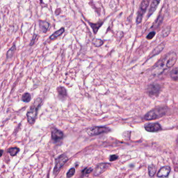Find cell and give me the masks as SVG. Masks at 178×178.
I'll list each match as a JSON object with an SVG mask.
<instances>
[{"instance_id": "52a82bcc", "label": "cell", "mask_w": 178, "mask_h": 178, "mask_svg": "<svg viewBox=\"0 0 178 178\" xmlns=\"http://www.w3.org/2000/svg\"><path fill=\"white\" fill-rule=\"evenodd\" d=\"M161 91V86L158 84L153 83L148 86L147 92L150 97H157Z\"/></svg>"}, {"instance_id": "ba28073f", "label": "cell", "mask_w": 178, "mask_h": 178, "mask_svg": "<svg viewBox=\"0 0 178 178\" xmlns=\"http://www.w3.org/2000/svg\"><path fill=\"white\" fill-rule=\"evenodd\" d=\"M145 129L149 132H155L159 131L161 130V126L158 123H149L145 124Z\"/></svg>"}, {"instance_id": "30bf717a", "label": "cell", "mask_w": 178, "mask_h": 178, "mask_svg": "<svg viewBox=\"0 0 178 178\" xmlns=\"http://www.w3.org/2000/svg\"><path fill=\"white\" fill-rule=\"evenodd\" d=\"M51 136L53 141H58L60 139H61L62 138H63V133L61 131L54 128L51 132Z\"/></svg>"}, {"instance_id": "3957f363", "label": "cell", "mask_w": 178, "mask_h": 178, "mask_svg": "<svg viewBox=\"0 0 178 178\" xmlns=\"http://www.w3.org/2000/svg\"><path fill=\"white\" fill-rule=\"evenodd\" d=\"M167 109V108L166 107H159L154 108L145 114L144 119L147 121H150L160 118L166 114Z\"/></svg>"}, {"instance_id": "d4e9b609", "label": "cell", "mask_w": 178, "mask_h": 178, "mask_svg": "<svg viewBox=\"0 0 178 178\" xmlns=\"http://www.w3.org/2000/svg\"><path fill=\"white\" fill-rule=\"evenodd\" d=\"M75 169L74 168H71L70 169L68 172H67V174H66V177L67 178H70L71 177H72L75 174Z\"/></svg>"}, {"instance_id": "2e32d148", "label": "cell", "mask_w": 178, "mask_h": 178, "mask_svg": "<svg viewBox=\"0 0 178 178\" xmlns=\"http://www.w3.org/2000/svg\"><path fill=\"white\" fill-rule=\"evenodd\" d=\"M57 92L58 94L59 98L63 99L66 97L68 95L66 89L64 87H58L57 88Z\"/></svg>"}, {"instance_id": "ffe728a7", "label": "cell", "mask_w": 178, "mask_h": 178, "mask_svg": "<svg viewBox=\"0 0 178 178\" xmlns=\"http://www.w3.org/2000/svg\"><path fill=\"white\" fill-rule=\"evenodd\" d=\"M15 50L16 46L15 45H13L7 52V53H6V58H7V59L11 58L13 56V55H14V52H15Z\"/></svg>"}, {"instance_id": "7a4b0ae2", "label": "cell", "mask_w": 178, "mask_h": 178, "mask_svg": "<svg viewBox=\"0 0 178 178\" xmlns=\"http://www.w3.org/2000/svg\"><path fill=\"white\" fill-rule=\"evenodd\" d=\"M42 102V99L37 98L35 102L31 106L27 113V118L28 123L33 124L35 123L37 118V113L39 108L40 107Z\"/></svg>"}, {"instance_id": "83f0119b", "label": "cell", "mask_w": 178, "mask_h": 178, "mask_svg": "<svg viewBox=\"0 0 178 178\" xmlns=\"http://www.w3.org/2000/svg\"><path fill=\"white\" fill-rule=\"evenodd\" d=\"M37 35H36V34H34V36H33V39H32V40H31V43H30V46H33V44H34V43H35V40L36 39V38H37Z\"/></svg>"}, {"instance_id": "484cf974", "label": "cell", "mask_w": 178, "mask_h": 178, "mask_svg": "<svg viewBox=\"0 0 178 178\" xmlns=\"http://www.w3.org/2000/svg\"><path fill=\"white\" fill-rule=\"evenodd\" d=\"M156 35V33L155 31H151V33H149V34H148L147 36H146V39L147 40H151L155 37Z\"/></svg>"}, {"instance_id": "8992f818", "label": "cell", "mask_w": 178, "mask_h": 178, "mask_svg": "<svg viewBox=\"0 0 178 178\" xmlns=\"http://www.w3.org/2000/svg\"><path fill=\"white\" fill-rule=\"evenodd\" d=\"M149 2H150L149 1H146V0L143 1L141 2V4L140 5V7H139V9L138 11L137 18H136L137 24H139L141 23L143 15L149 4Z\"/></svg>"}, {"instance_id": "6da1fadb", "label": "cell", "mask_w": 178, "mask_h": 178, "mask_svg": "<svg viewBox=\"0 0 178 178\" xmlns=\"http://www.w3.org/2000/svg\"><path fill=\"white\" fill-rule=\"evenodd\" d=\"M177 58V55L175 52L171 51L167 53L153 66L151 71V74L154 76L163 74L165 71L175 64Z\"/></svg>"}, {"instance_id": "4fadbf2b", "label": "cell", "mask_w": 178, "mask_h": 178, "mask_svg": "<svg viewBox=\"0 0 178 178\" xmlns=\"http://www.w3.org/2000/svg\"><path fill=\"white\" fill-rule=\"evenodd\" d=\"M159 3V1H156V0H154L151 2V6H150V7H149V11H148V18L150 17V16L151 15H153V13L155 12V11L156 10L158 6Z\"/></svg>"}, {"instance_id": "9c48e42d", "label": "cell", "mask_w": 178, "mask_h": 178, "mask_svg": "<svg viewBox=\"0 0 178 178\" xmlns=\"http://www.w3.org/2000/svg\"><path fill=\"white\" fill-rule=\"evenodd\" d=\"M110 166V164L108 163H102L97 166L94 171V175L98 176L104 172Z\"/></svg>"}, {"instance_id": "7402d4cb", "label": "cell", "mask_w": 178, "mask_h": 178, "mask_svg": "<svg viewBox=\"0 0 178 178\" xmlns=\"http://www.w3.org/2000/svg\"><path fill=\"white\" fill-rule=\"evenodd\" d=\"M31 99V95L28 92H26L24 94L22 97V100L25 102H29Z\"/></svg>"}, {"instance_id": "e0dca14e", "label": "cell", "mask_w": 178, "mask_h": 178, "mask_svg": "<svg viewBox=\"0 0 178 178\" xmlns=\"http://www.w3.org/2000/svg\"><path fill=\"white\" fill-rule=\"evenodd\" d=\"M64 28H61L58 31H56L52 35L49 37V39L50 40H54L58 38V37L61 36L62 34L64 33Z\"/></svg>"}, {"instance_id": "cb8c5ba5", "label": "cell", "mask_w": 178, "mask_h": 178, "mask_svg": "<svg viewBox=\"0 0 178 178\" xmlns=\"http://www.w3.org/2000/svg\"><path fill=\"white\" fill-rule=\"evenodd\" d=\"M170 29H171L170 27H167L163 30L161 33V35L163 37H166L168 36V35L170 34V30H171Z\"/></svg>"}, {"instance_id": "5b68a950", "label": "cell", "mask_w": 178, "mask_h": 178, "mask_svg": "<svg viewBox=\"0 0 178 178\" xmlns=\"http://www.w3.org/2000/svg\"><path fill=\"white\" fill-rule=\"evenodd\" d=\"M110 129L106 126H96L92 127L87 130V133L90 136L99 135L104 133L110 131Z\"/></svg>"}, {"instance_id": "9a60e30c", "label": "cell", "mask_w": 178, "mask_h": 178, "mask_svg": "<svg viewBox=\"0 0 178 178\" xmlns=\"http://www.w3.org/2000/svg\"><path fill=\"white\" fill-rule=\"evenodd\" d=\"M88 23L89 25H90V26L92 28L94 33L95 35H96L97 33L99 28L103 24L104 22H98L96 23H92L88 21Z\"/></svg>"}, {"instance_id": "277c9868", "label": "cell", "mask_w": 178, "mask_h": 178, "mask_svg": "<svg viewBox=\"0 0 178 178\" xmlns=\"http://www.w3.org/2000/svg\"><path fill=\"white\" fill-rule=\"evenodd\" d=\"M68 158L65 154H63L58 157L55 159V166L53 170V174L56 175H58L62 167L67 162Z\"/></svg>"}, {"instance_id": "7c38bea8", "label": "cell", "mask_w": 178, "mask_h": 178, "mask_svg": "<svg viewBox=\"0 0 178 178\" xmlns=\"http://www.w3.org/2000/svg\"><path fill=\"white\" fill-rule=\"evenodd\" d=\"M165 46V43H161L158 46L156 47V48H155L153 50V51L151 52L150 54L149 55V56L148 57V59H149V58H151L152 57H153L155 55L159 54L163 50Z\"/></svg>"}, {"instance_id": "f546056e", "label": "cell", "mask_w": 178, "mask_h": 178, "mask_svg": "<svg viewBox=\"0 0 178 178\" xmlns=\"http://www.w3.org/2000/svg\"><path fill=\"white\" fill-rule=\"evenodd\" d=\"M2 153H3V151L1 150V155H2Z\"/></svg>"}, {"instance_id": "ac0fdd59", "label": "cell", "mask_w": 178, "mask_h": 178, "mask_svg": "<svg viewBox=\"0 0 178 178\" xmlns=\"http://www.w3.org/2000/svg\"><path fill=\"white\" fill-rule=\"evenodd\" d=\"M170 77L173 80L178 81V68H174L170 72Z\"/></svg>"}, {"instance_id": "4316f807", "label": "cell", "mask_w": 178, "mask_h": 178, "mask_svg": "<svg viewBox=\"0 0 178 178\" xmlns=\"http://www.w3.org/2000/svg\"><path fill=\"white\" fill-rule=\"evenodd\" d=\"M118 159V156L117 155H111L110 157L109 160L110 161H115V160H116Z\"/></svg>"}, {"instance_id": "f1b7e54d", "label": "cell", "mask_w": 178, "mask_h": 178, "mask_svg": "<svg viewBox=\"0 0 178 178\" xmlns=\"http://www.w3.org/2000/svg\"><path fill=\"white\" fill-rule=\"evenodd\" d=\"M93 170V169L92 168H89L88 169H85V174L87 175V174H89L91 172H92V171Z\"/></svg>"}, {"instance_id": "8fae6325", "label": "cell", "mask_w": 178, "mask_h": 178, "mask_svg": "<svg viewBox=\"0 0 178 178\" xmlns=\"http://www.w3.org/2000/svg\"><path fill=\"white\" fill-rule=\"evenodd\" d=\"M170 171L171 168L169 166H164L160 169L159 171L158 172L157 177L159 178L167 177L169 175Z\"/></svg>"}, {"instance_id": "603a6c76", "label": "cell", "mask_w": 178, "mask_h": 178, "mask_svg": "<svg viewBox=\"0 0 178 178\" xmlns=\"http://www.w3.org/2000/svg\"><path fill=\"white\" fill-rule=\"evenodd\" d=\"M19 148L13 147L9 148V150H8V152L11 155V156H15L17 153H19Z\"/></svg>"}, {"instance_id": "d6986e66", "label": "cell", "mask_w": 178, "mask_h": 178, "mask_svg": "<svg viewBox=\"0 0 178 178\" xmlns=\"http://www.w3.org/2000/svg\"><path fill=\"white\" fill-rule=\"evenodd\" d=\"M148 174L150 177H153L156 172V167L153 164L149 165L148 167Z\"/></svg>"}, {"instance_id": "44dd1931", "label": "cell", "mask_w": 178, "mask_h": 178, "mask_svg": "<svg viewBox=\"0 0 178 178\" xmlns=\"http://www.w3.org/2000/svg\"><path fill=\"white\" fill-rule=\"evenodd\" d=\"M104 41L101 40V39L94 38L92 40V44L95 46H97V47L102 46V45L104 44Z\"/></svg>"}, {"instance_id": "5bb4252c", "label": "cell", "mask_w": 178, "mask_h": 178, "mask_svg": "<svg viewBox=\"0 0 178 178\" xmlns=\"http://www.w3.org/2000/svg\"><path fill=\"white\" fill-rule=\"evenodd\" d=\"M39 27L41 31L43 33H46L50 27L49 23L46 21H39Z\"/></svg>"}]
</instances>
